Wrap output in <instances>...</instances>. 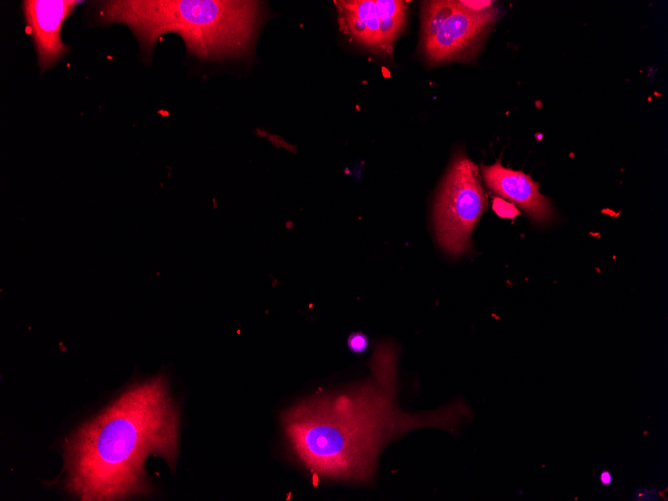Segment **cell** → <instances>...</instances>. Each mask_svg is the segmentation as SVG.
Listing matches in <instances>:
<instances>
[{
	"instance_id": "1",
	"label": "cell",
	"mask_w": 668,
	"mask_h": 501,
	"mask_svg": "<svg viewBox=\"0 0 668 501\" xmlns=\"http://www.w3.org/2000/svg\"><path fill=\"white\" fill-rule=\"evenodd\" d=\"M397 359V347L380 342L367 381L308 398L284 412L288 445L313 475L367 481L387 443L416 428L445 425L447 411L414 414L399 409Z\"/></svg>"
},
{
	"instance_id": "2",
	"label": "cell",
	"mask_w": 668,
	"mask_h": 501,
	"mask_svg": "<svg viewBox=\"0 0 668 501\" xmlns=\"http://www.w3.org/2000/svg\"><path fill=\"white\" fill-rule=\"evenodd\" d=\"M179 414L164 376L138 383L66 440V489L81 500L148 494V456L174 468Z\"/></svg>"
},
{
	"instance_id": "3",
	"label": "cell",
	"mask_w": 668,
	"mask_h": 501,
	"mask_svg": "<svg viewBox=\"0 0 668 501\" xmlns=\"http://www.w3.org/2000/svg\"><path fill=\"white\" fill-rule=\"evenodd\" d=\"M262 12V4L254 1L111 0L97 7L102 23L129 27L145 54L163 34L174 32L189 53L204 59L244 55Z\"/></svg>"
},
{
	"instance_id": "4",
	"label": "cell",
	"mask_w": 668,
	"mask_h": 501,
	"mask_svg": "<svg viewBox=\"0 0 668 501\" xmlns=\"http://www.w3.org/2000/svg\"><path fill=\"white\" fill-rule=\"evenodd\" d=\"M487 208L477 166L465 154L453 159L434 208V228L440 247L457 256L471 248V233Z\"/></svg>"
},
{
	"instance_id": "5",
	"label": "cell",
	"mask_w": 668,
	"mask_h": 501,
	"mask_svg": "<svg viewBox=\"0 0 668 501\" xmlns=\"http://www.w3.org/2000/svg\"><path fill=\"white\" fill-rule=\"evenodd\" d=\"M344 33L370 50L390 54L403 29L407 3L402 0L335 1Z\"/></svg>"
},
{
	"instance_id": "6",
	"label": "cell",
	"mask_w": 668,
	"mask_h": 501,
	"mask_svg": "<svg viewBox=\"0 0 668 501\" xmlns=\"http://www.w3.org/2000/svg\"><path fill=\"white\" fill-rule=\"evenodd\" d=\"M497 16V9L474 13L461 7L457 1L455 12L442 24L435 36L423 45L426 59L431 63H440L471 58Z\"/></svg>"
},
{
	"instance_id": "7",
	"label": "cell",
	"mask_w": 668,
	"mask_h": 501,
	"mask_svg": "<svg viewBox=\"0 0 668 501\" xmlns=\"http://www.w3.org/2000/svg\"><path fill=\"white\" fill-rule=\"evenodd\" d=\"M81 3L76 0H26L23 14L37 53L41 72L52 67L68 50L61 39L66 18Z\"/></svg>"
},
{
	"instance_id": "8",
	"label": "cell",
	"mask_w": 668,
	"mask_h": 501,
	"mask_svg": "<svg viewBox=\"0 0 668 501\" xmlns=\"http://www.w3.org/2000/svg\"><path fill=\"white\" fill-rule=\"evenodd\" d=\"M482 174L491 191L517 204L535 223H546L553 218L551 202L539 192L538 184L529 175L505 168L499 162L483 165Z\"/></svg>"
},
{
	"instance_id": "9",
	"label": "cell",
	"mask_w": 668,
	"mask_h": 501,
	"mask_svg": "<svg viewBox=\"0 0 668 501\" xmlns=\"http://www.w3.org/2000/svg\"><path fill=\"white\" fill-rule=\"evenodd\" d=\"M457 9V1H425L422 8V41L429 42Z\"/></svg>"
},
{
	"instance_id": "10",
	"label": "cell",
	"mask_w": 668,
	"mask_h": 501,
	"mask_svg": "<svg viewBox=\"0 0 668 501\" xmlns=\"http://www.w3.org/2000/svg\"><path fill=\"white\" fill-rule=\"evenodd\" d=\"M458 4L474 13H487L497 9L493 1H458Z\"/></svg>"
},
{
	"instance_id": "11",
	"label": "cell",
	"mask_w": 668,
	"mask_h": 501,
	"mask_svg": "<svg viewBox=\"0 0 668 501\" xmlns=\"http://www.w3.org/2000/svg\"><path fill=\"white\" fill-rule=\"evenodd\" d=\"M494 211L503 218H513L519 214L513 204L501 199L495 198L493 201Z\"/></svg>"
},
{
	"instance_id": "12",
	"label": "cell",
	"mask_w": 668,
	"mask_h": 501,
	"mask_svg": "<svg viewBox=\"0 0 668 501\" xmlns=\"http://www.w3.org/2000/svg\"><path fill=\"white\" fill-rule=\"evenodd\" d=\"M348 346L353 352H363L368 346V339L361 332L352 333L348 338Z\"/></svg>"
},
{
	"instance_id": "13",
	"label": "cell",
	"mask_w": 668,
	"mask_h": 501,
	"mask_svg": "<svg viewBox=\"0 0 668 501\" xmlns=\"http://www.w3.org/2000/svg\"><path fill=\"white\" fill-rule=\"evenodd\" d=\"M600 481L604 485H609L612 481V476L608 471H604L600 474Z\"/></svg>"
}]
</instances>
